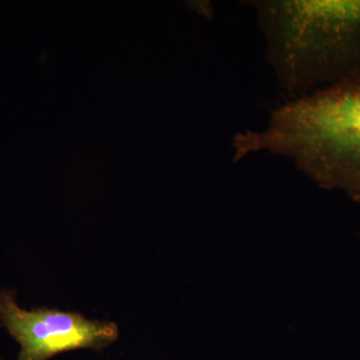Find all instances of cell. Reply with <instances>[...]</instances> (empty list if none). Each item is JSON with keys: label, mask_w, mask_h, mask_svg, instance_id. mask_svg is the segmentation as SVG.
<instances>
[{"label": "cell", "mask_w": 360, "mask_h": 360, "mask_svg": "<svg viewBox=\"0 0 360 360\" xmlns=\"http://www.w3.org/2000/svg\"><path fill=\"white\" fill-rule=\"evenodd\" d=\"M288 99L360 77V0L248 1Z\"/></svg>", "instance_id": "7a4b0ae2"}, {"label": "cell", "mask_w": 360, "mask_h": 360, "mask_svg": "<svg viewBox=\"0 0 360 360\" xmlns=\"http://www.w3.org/2000/svg\"><path fill=\"white\" fill-rule=\"evenodd\" d=\"M232 158H286L322 189L360 202V77L288 99L264 127L234 135Z\"/></svg>", "instance_id": "6da1fadb"}, {"label": "cell", "mask_w": 360, "mask_h": 360, "mask_svg": "<svg viewBox=\"0 0 360 360\" xmlns=\"http://www.w3.org/2000/svg\"><path fill=\"white\" fill-rule=\"evenodd\" d=\"M0 321L20 345L18 360H49L73 350H101L118 338L111 322L90 321L84 315L58 309L25 310L13 291L0 293Z\"/></svg>", "instance_id": "3957f363"}, {"label": "cell", "mask_w": 360, "mask_h": 360, "mask_svg": "<svg viewBox=\"0 0 360 360\" xmlns=\"http://www.w3.org/2000/svg\"><path fill=\"white\" fill-rule=\"evenodd\" d=\"M0 360H4V359H2L1 357H0Z\"/></svg>", "instance_id": "277c9868"}]
</instances>
